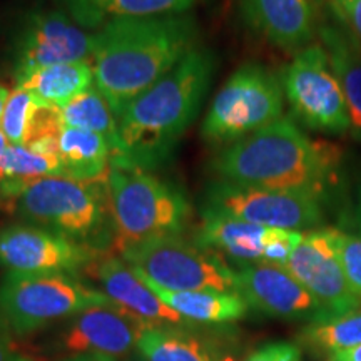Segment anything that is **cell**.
Segmentation results:
<instances>
[{
	"mask_svg": "<svg viewBox=\"0 0 361 361\" xmlns=\"http://www.w3.org/2000/svg\"><path fill=\"white\" fill-rule=\"evenodd\" d=\"M92 35L94 85L116 119L197 47L196 19L188 13L114 19Z\"/></svg>",
	"mask_w": 361,
	"mask_h": 361,
	"instance_id": "6da1fadb",
	"label": "cell"
},
{
	"mask_svg": "<svg viewBox=\"0 0 361 361\" xmlns=\"http://www.w3.org/2000/svg\"><path fill=\"white\" fill-rule=\"evenodd\" d=\"M216 71L214 54L197 45L117 117L111 166L154 171L173 157L200 114Z\"/></svg>",
	"mask_w": 361,
	"mask_h": 361,
	"instance_id": "7a4b0ae2",
	"label": "cell"
},
{
	"mask_svg": "<svg viewBox=\"0 0 361 361\" xmlns=\"http://www.w3.org/2000/svg\"><path fill=\"white\" fill-rule=\"evenodd\" d=\"M341 152L313 141L288 117L229 144L214 157L211 171L218 179L239 186L328 196L335 188Z\"/></svg>",
	"mask_w": 361,
	"mask_h": 361,
	"instance_id": "3957f363",
	"label": "cell"
},
{
	"mask_svg": "<svg viewBox=\"0 0 361 361\" xmlns=\"http://www.w3.org/2000/svg\"><path fill=\"white\" fill-rule=\"evenodd\" d=\"M106 184L119 252L141 243L180 236L191 219L186 192L152 171L111 166Z\"/></svg>",
	"mask_w": 361,
	"mask_h": 361,
	"instance_id": "277c9868",
	"label": "cell"
},
{
	"mask_svg": "<svg viewBox=\"0 0 361 361\" xmlns=\"http://www.w3.org/2000/svg\"><path fill=\"white\" fill-rule=\"evenodd\" d=\"M12 213L96 251L106 246L112 229L106 179H37L22 189Z\"/></svg>",
	"mask_w": 361,
	"mask_h": 361,
	"instance_id": "5b68a950",
	"label": "cell"
},
{
	"mask_svg": "<svg viewBox=\"0 0 361 361\" xmlns=\"http://www.w3.org/2000/svg\"><path fill=\"white\" fill-rule=\"evenodd\" d=\"M104 291L66 273H16L0 281V314L16 335H29L94 306L109 305Z\"/></svg>",
	"mask_w": 361,
	"mask_h": 361,
	"instance_id": "8992f818",
	"label": "cell"
},
{
	"mask_svg": "<svg viewBox=\"0 0 361 361\" xmlns=\"http://www.w3.org/2000/svg\"><path fill=\"white\" fill-rule=\"evenodd\" d=\"M281 79L259 64L234 71L211 102L201 134L211 144H234L283 117Z\"/></svg>",
	"mask_w": 361,
	"mask_h": 361,
	"instance_id": "52a82bcc",
	"label": "cell"
},
{
	"mask_svg": "<svg viewBox=\"0 0 361 361\" xmlns=\"http://www.w3.org/2000/svg\"><path fill=\"white\" fill-rule=\"evenodd\" d=\"M121 256L144 281L162 290L238 293V271L229 268L218 252L180 236L126 247Z\"/></svg>",
	"mask_w": 361,
	"mask_h": 361,
	"instance_id": "ba28073f",
	"label": "cell"
},
{
	"mask_svg": "<svg viewBox=\"0 0 361 361\" xmlns=\"http://www.w3.org/2000/svg\"><path fill=\"white\" fill-rule=\"evenodd\" d=\"M293 116L306 128L333 135L350 133L345 96L323 45L301 49L281 75Z\"/></svg>",
	"mask_w": 361,
	"mask_h": 361,
	"instance_id": "9c48e42d",
	"label": "cell"
},
{
	"mask_svg": "<svg viewBox=\"0 0 361 361\" xmlns=\"http://www.w3.org/2000/svg\"><path fill=\"white\" fill-rule=\"evenodd\" d=\"M323 201L305 192L239 186L216 179L207 184L202 211L264 228L303 233L324 219Z\"/></svg>",
	"mask_w": 361,
	"mask_h": 361,
	"instance_id": "30bf717a",
	"label": "cell"
},
{
	"mask_svg": "<svg viewBox=\"0 0 361 361\" xmlns=\"http://www.w3.org/2000/svg\"><path fill=\"white\" fill-rule=\"evenodd\" d=\"M94 35L69 13L39 8L27 13L16 40V79L40 67L92 62Z\"/></svg>",
	"mask_w": 361,
	"mask_h": 361,
	"instance_id": "8fae6325",
	"label": "cell"
},
{
	"mask_svg": "<svg viewBox=\"0 0 361 361\" xmlns=\"http://www.w3.org/2000/svg\"><path fill=\"white\" fill-rule=\"evenodd\" d=\"M336 229H310L284 268L295 276L331 318L360 311L361 298L343 271L336 250Z\"/></svg>",
	"mask_w": 361,
	"mask_h": 361,
	"instance_id": "7c38bea8",
	"label": "cell"
},
{
	"mask_svg": "<svg viewBox=\"0 0 361 361\" xmlns=\"http://www.w3.org/2000/svg\"><path fill=\"white\" fill-rule=\"evenodd\" d=\"M99 251L29 223L0 229V266L16 273L74 274L96 261Z\"/></svg>",
	"mask_w": 361,
	"mask_h": 361,
	"instance_id": "4fadbf2b",
	"label": "cell"
},
{
	"mask_svg": "<svg viewBox=\"0 0 361 361\" xmlns=\"http://www.w3.org/2000/svg\"><path fill=\"white\" fill-rule=\"evenodd\" d=\"M238 293L247 306L281 319L316 323L331 318L298 279L281 264L251 263L238 269Z\"/></svg>",
	"mask_w": 361,
	"mask_h": 361,
	"instance_id": "5bb4252c",
	"label": "cell"
},
{
	"mask_svg": "<svg viewBox=\"0 0 361 361\" xmlns=\"http://www.w3.org/2000/svg\"><path fill=\"white\" fill-rule=\"evenodd\" d=\"M151 323L130 313L123 306H94L72 316L61 333L59 348L69 355L101 353L121 358L135 350Z\"/></svg>",
	"mask_w": 361,
	"mask_h": 361,
	"instance_id": "9a60e30c",
	"label": "cell"
},
{
	"mask_svg": "<svg viewBox=\"0 0 361 361\" xmlns=\"http://www.w3.org/2000/svg\"><path fill=\"white\" fill-rule=\"evenodd\" d=\"M241 13L251 29L284 51L308 47L316 30L310 0H241Z\"/></svg>",
	"mask_w": 361,
	"mask_h": 361,
	"instance_id": "2e32d148",
	"label": "cell"
},
{
	"mask_svg": "<svg viewBox=\"0 0 361 361\" xmlns=\"http://www.w3.org/2000/svg\"><path fill=\"white\" fill-rule=\"evenodd\" d=\"M102 291L130 313L151 324H184V318L162 303L152 288L123 258H104L96 266Z\"/></svg>",
	"mask_w": 361,
	"mask_h": 361,
	"instance_id": "e0dca14e",
	"label": "cell"
},
{
	"mask_svg": "<svg viewBox=\"0 0 361 361\" xmlns=\"http://www.w3.org/2000/svg\"><path fill=\"white\" fill-rule=\"evenodd\" d=\"M284 229L245 223L228 216L202 211L196 243L206 250L223 252L241 264L264 263L266 250Z\"/></svg>",
	"mask_w": 361,
	"mask_h": 361,
	"instance_id": "ac0fdd59",
	"label": "cell"
},
{
	"mask_svg": "<svg viewBox=\"0 0 361 361\" xmlns=\"http://www.w3.org/2000/svg\"><path fill=\"white\" fill-rule=\"evenodd\" d=\"M135 350L144 361H233L209 336L183 324H152Z\"/></svg>",
	"mask_w": 361,
	"mask_h": 361,
	"instance_id": "d6986e66",
	"label": "cell"
},
{
	"mask_svg": "<svg viewBox=\"0 0 361 361\" xmlns=\"http://www.w3.org/2000/svg\"><path fill=\"white\" fill-rule=\"evenodd\" d=\"M323 47L345 96L351 121L350 134L361 142V42L348 30L319 29Z\"/></svg>",
	"mask_w": 361,
	"mask_h": 361,
	"instance_id": "ffe728a7",
	"label": "cell"
},
{
	"mask_svg": "<svg viewBox=\"0 0 361 361\" xmlns=\"http://www.w3.org/2000/svg\"><path fill=\"white\" fill-rule=\"evenodd\" d=\"M66 12L82 29L97 30L124 17H156L186 13L201 0H62Z\"/></svg>",
	"mask_w": 361,
	"mask_h": 361,
	"instance_id": "44dd1931",
	"label": "cell"
},
{
	"mask_svg": "<svg viewBox=\"0 0 361 361\" xmlns=\"http://www.w3.org/2000/svg\"><path fill=\"white\" fill-rule=\"evenodd\" d=\"M94 85L90 62H66L40 67L17 79V87L29 90L40 106L62 109Z\"/></svg>",
	"mask_w": 361,
	"mask_h": 361,
	"instance_id": "7402d4cb",
	"label": "cell"
},
{
	"mask_svg": "<svg viewBox=\"0 0 361 361\" xmlns=\"http://www.w3.org/2000/svg\"><path fill=\"white\" fill-rule=\"evenodd\" d=\"M149 284V283H147ZM171 310L180 314L186 323L226 324L245 318L247 303L239 293L224 291H168L149 284Z\"/></svg>",
	"mask_w": 361,
	"mask_h": 361,
	"instance_id": "603a6c76",
	"label": "cell"
},
{
	"mask_svg": "<svg viewBox=\"0 0 361 361\" xmlns=\"http://www.w3.org/2000/svg\"><path fill=\"white\" fill-rule=\"evenodd\" d=\"M59 154L66 178L99 180L111 169L112 149L102 135L64 128L59 134Z\"/></svg>",
	"mask_w": 361,
	"mask_h": 361,
	"instance_id": "cb8c5ba5",
	"label": "cell"
},
{
	"mask_svg": "<svg viewBox=\"0 0 361 361\" xmlns=\"http://www.w3.org/2000/svg\"><path fill=\"white\" fill-rule=\"evenodd\" d=\"M66 176L61 157L45 156L29 146H12L0 156V180L16 204L17 196L27 184L42 178Z\"/></svg>",
	"mask_w": 361,
	"mask_h": 361,
	"instance_id": "d4e9b609",
	"label": "cell"
},
{
	"mask_svg": "<svg viewBox=\"0 0 361 361\" xmlns=\"http://www.w3.org/2000/svg\"><path fill=\"white\" fill-rule=\"evenodd\" d=\"M61 119L64 128L89 130V133L102 135L109 142L112 152L116 151L117 119L96 85L62 107Z\"/></svg>",
	"mask_w": 361,
	"mask_h": 361,
	"instance_id": "484cf974",
	"label": "cell"
},
{
	"mask_svg": "<svg viewBox=\"0 0 361 361\" xmlns=\"http://www.w3.org/2000/svg\"><path fill=\"white\" fill-rule=\"evenodd\" d=\"M301 336L310 346L328 355L356 348L361 345V311L310 323Z\"/></svg>",
	"mask_w": 361,
	"mask_h": 361,
	"instance_id": "4316f807",
	"label": "cell"
},
{
	"mask_svg": "<svg viewBox=\"0 0 361 361\" xmlns=\"http://www.w3.org/2000/svg\"><path fill=\"white\" fill-rule=\"evenodd\" d=\"M34 107L35 99L29 90L22 87L11 90L6 107H4L2 121H0V130L6 134L8 144L24 146Z\"/></svg>",
	"mask_w": 361,
	"mask_h": 361,
	"instance_id": "83f0119b",
	"label": "cell"
},
{
	"mask_svg": "<svg viewBox=\"0 0 361 361\" xmlns=\"http://www.w3.org/2000/svg\"><path fill=\"white\" fill-rule=\"evenodd\" d=\"M335 239L343 271H345L351 288L361 298V236L336 229Z\"/></svg>",
	"mask_w": 361,
	"mask_h": 361,
	"instance_id": "f1b7e54d",
	"label": "cell"
},
{
	"mask_svg": "<svg viewBox=\"0 0 361 361\" xmlns=\"http://www.w3.org/2000/svg\"><path fill=\"white\" fill-rule=\"evenodd\" d=\"M245 361H303V355L295 343L271 341L256 348Z\"/></svg>",
	"mask_w": 361,
	"mask_h": 361,
	"instance_id": "f546056e",
	"label": "cell"
},
{
	"mask_svg": "<svg viewBox=\"0 0 361 361\" xmlns=\"http://www.w3.org/2000/svg\"><path fill=\"white\" fill-rule=\"evenodd\" d=\"M329 7L346 30L361 42V0H336Z\"/></svg>",
	"mask_w": 361,
	"mask_h": 361,
	"instance_id": "4dcf8cb0",
	"label": "cell"
},
{
	"mask_svg": "<svg viewBox=\"0 0 361 361\" xmlns=\"http://www.w3.org/2000/svg\"><path fill=\"white\" fill-rule=\"evenodd\" d=\"M12 333L11 326L0 314V361H34L19 350V346L13 341Z\"/></svg>",
	"mask_w": 361,
	"mask_h": 361,
	"instance_id": "1f68e13d",
	"label": "cell"
},
{
	"mask_svg": "<svg viewBox=\"0 0 361 361\" xmlns=\"http://www.w3.org/2000/svg\"><path fill=\"white\" fill-rule=\"evenodd\" d=\"M328 356L329 361H361V345L351 350L336 351V353H331Z\"/></svg>",
	"mask_w": 361,
	"mask_h": 361,
	"instance_id": "d6a6232c",
	"label": "cell"
},
{
	"mask_svg": "<svg viewBox=\"0 0 361 361\" xmlns=\"http://www.w3.org/2000/svg\"><path fill=\"white\" fill-rule=\"evenodd\" d=\"M62 361H116V360L101 353H80V355H69Z\"/></svg>",
	"mask_w": 361,
	"mask_h": 361,
	"instance_id": "836d02e7",
	"label": "cell"
},
{
	"mask_svg": "<svg viewBox=\"0 0 361 361\" xmlns=\"http://www.w3.org/2000/svg\"><path fill=\"white\" fill-rule=\"evenodd\" d=\"M13 209V201L12 197L8 196L6 186L0 180V211H12Z\"/></svg>",
	"mask_w": 361,
	"mask_h": 361,
	"instance_id": "e575fe53",
	"label": "cell"
},
{
	"mask_svg": "<svg viewBox=\"0 0 361 361\" xmlns=\"http://www.w3.org/2000/svg\"><path fill=\"white\" fill-rule=\"evenodd\" d=\"M8 94H11V90H8L4 84H0V121H2L4 107H6V102H7V99H8Z\"/></svg>",
	"mask_w": 361,
	"mask_h": 361,
	"instance_id": "d590c367",
	"label": "cell"
},
{
	"mask_svg": "<svg viewBox=\"0 0 361 361\" xmlns=\"http://www.w3.org/2000/svg\"><path fill=\"white\" fill-rule=\"evenodd\" d=\"M7 147H8V141H7L6 134H4L2 130H0V156L4 154V151H6Z\"/></svg>",
	"mask_w": 361,
	"mask_h": 361,
	"instance_id": "8d00e7d4",
	"label": "cell"
},
{
	"mask_svg": "<svg viewBox=\"0 0 361 361\" xmlns=\"http://www.w3.org/2000/svg\"><path fill=\"white\" fill-rule=\"evenodd\" d=\"M358 221L361 226V189H360V201H358Z\"/></svg>",
	"mask_w": 361,
	"mask_h": 361,
	"instance_id": "74e56055",
	"label": "cell"
},
{
	"mask_svg": "<svg viewBox=\"0 0 361 361\" xmlns=\"http://www.w3.org/2000/svg\"><path fill=\"white\" fill-rule=\"evenodd\" d=\"M128 361H144L141 356H137V358H133V360H128Z\"/></svg>",
	"mask_w": 361,
	"mask_h": 361,
	"instance_id": "f35d334b",
	"label": "cell"
},
{
	"mask_svg": "<svg viewBox=\"0 0 361 361\" xmlns=\"http://www.w3.org/2000/svg\"><path fill=\"white\" fill-rule=\"evenodd\" d=\"M331 2H336V0H328V4H331Z\"/></svg>",
	"mask_w": 361,
	"mask_h": 361,
	"instance_id": "ab89813d",
	"label": "cell"
}]
</instances>
